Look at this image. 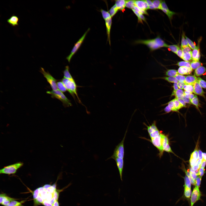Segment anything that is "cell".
<instances>
[{
	"label": "cell",
	"instance_id": "7a4b0ae2",
	"mask_svg": "<svg viewBox=\"0 0 206 206\" xmlns=\"http://www.w3.org/2000/svg\"><path fill=\"white\" fill-rule=\"evenodd\" d=\"M152 19L154 25L157 31L161 59L165 68H166L165 47L168 36V26L162 17L154 15Z\"/></svg>",
	"mask_w": 206,
	"mask_h": 206
},
{
	"label": "cell",
	"instance_id": "5b68a950",
	"mask_svg": "<svg viewBox=\"0 0 206 206\" xmlns=\"http://www.w3.org/2000/svg\"><path fill=\"white\" fill-rule=\"evenodd\" d=\"M92 121L100 135L111 147H112L111 141L108 137V133L109 126L113 123L112 122H107L104 120L96 116L93 118Z\"/></svg>",
	"mask_w": 206,
	"mask_h": 206
},
{
	"label": "cell",
	"instance_id": "3957f363",
	"mask_svg": "<svg viewBox=\"0 0 206 206\" xmlns=\"http://www.w3.org/2000/svg\"><path fill=\"white\" fill-rule=\"evenodd\" d=\"M135 45L133 42L124 54L112 66L104 82L99 87L102 92L104 94L106 89L111 82L118 74L124 64L131 50Z\"/></svg>",
	"mask_w": 206,
	"mask_h": 206
},
{
	"label": "cell",
	"instance_id": "8fae6325",
	"mask_svg": "<svg viewBox=\"0 0 206 206\" xmlns=\"http://www.w3.org/2000/svg\"><path fill=\"white\" fill-rule=\"evenodd\" d=\"M85 127L87 133L92 138H97L100 136L93 122H89L86 123Z\"/></svg>",
	"mask_w": 206,
	"mask_h": 206
},
{
	"label": "cell",
	"instance_id": "4fadbf2b",
	"mask_svg": "<svg viewBox=\"0 0 206 206\" xmlns=\"http://www.w3.org/2000/svg\"><path fill=\"white\" fill-rule=\"evenodd\" d=\"M199 13L201 14L206 17V10L204 9L203 8H202Z\"/></svg>",
	"mask_w": 206,
	"mask_h": 206
},
{
	"label": "cell",
	"instance_id": "52a82bcc",
	"mask_svg": "<svg viewBox=\"0 0 206 206\" xmlns=\"http://www.w3.org/2000/svg\"><path fill=\"white\" fill-rule=\"evenodd\" d=\"M104 101L102 98L98 100V103L95 107L96 116L101 118L108 122H112V120L108 115L104 106Z\"/></svg>",
	"mask_w": 206,
	"mask_h": 206
},
{
	"label": "cell",
	"instance_id": "277c9868",
	"mask_svg": "<svg viewBox=\"0 0 206 206\" xmlns=\"http://www.w3.org/2000/svg\"><path fill=\"white\" fill-rule=\"evenodd\" d=\"M60 107L65 112L71 123L75 127L79 135L84 136L87 134L85 120L83 118L72 108L68 107L66 103L61 101Z\"/></svg>",
	"mask_w": 206,
	"mask_h": 206
},
{
	"label": "cell",
	"instance_id": "5bb4252c",
	"mask_svg": "<svg viewBox=\"0 0 206 206\" xmlns=\"http://www.w3.org/2000/svg\"><path fill=\"white\" fill-rule=\"evenodd\" d=\"M203 8L206 10V1H202Z\"/></svg>",
	"mask_w": 206,
	"mask_h": 206
},
{
	"label": "cell",
	"instance_id": "7c38bea8",
	"mask_svg": "<svg viewBox=\"0 0 206 206\" xmlns=\"http://www.w3.org/2000/svg\"><path fill=\"white\" fill-rule=\"evenodd\" d=\"M198 14L201 19L206 25V17L200 13Z\"/></svg>",
	"mask_w": 206,
	"mask_h": 206
},
{
	"label": "cell",
	"instance_id": "2e32d148",
	"mask_svg": "<svg viewBox=\"0 0 206 206\" xmlns=\"http://www.w3.org/2000/svg\"><path fill=\"white\" fill-rule=\"evenodd\" d=\"M191 196V195L190 194V195L189 196V198H188V200H187V203H186V205L185 206H188V204H189V200H190V199Z\"/></svg>",
	"mask_w": 206,
	"mask_h": 206
},
{
	"label": "cell",
	"instance_id": "ba28073f",
	"mask_svg": "<svg viewBox=\"0 0 206 206\" xmlns=\"http://www.w3.org/2000/svg\"><path fill=\"white\" fill-rule=\"evenodd\" d=\"M188 0H174L173 1V7L178 14L185 16L188 10Z\"/></svg>",
	"mask_w": 206,
	"mask_h": 206
},
{
	"label": "cell",
	"instance_id": "8992f818",
	"mask_svg": "<svg viewBox=\"0 0 206 206\" xmlns=\"http://www.w3.org/2000/svg\"><path fill=\"white\" fill-rule=\"evenodd\" d=\"M28 30L27 25L20 22L11 29L10 32L17 38L22 40L27 38Z\"/></svg>",
	"mask_w": 206,
	"mask_h": 206
},
{
	"label": "cell",
	"instance_id": "6da1fadb",
	"mask_svg": "<svg viewBox=\"0 0 206 206\" xmlns=\"http://www.w3.org/2000/svg\"><path fill=\"white\" fill-rule=\"evenodd\" d=\"M70 139L76 142L78 146L85 147L91 151L96 159L103 160L107 159L108 157L105 151L93 138L88 134L83 136H72Z\"/></svg>",
	"mask_w": 206,
	"mask_h": 206
},
{
	"label": "cell",
	"instance_id": "9a60e30c",
	"mask_svg": "<svg viewBox=\"0 0 206 206\" xmlns=\"http://www.w3.org/2000/svg\"><path fill=\"white\" fill-rule=\"evenodd\" d=\"M201 65L203 66H206V60L202 62V63L201 64Z\"/></svg>",
	"mask_w": 206,
	"mask_h": 206
},
{
	"label": "cell",
	"instance_id": "9c48e42d",
	"mask_svg": "<svg viewBox=\"0 0 206 206\" xmlns=\"http://www.w3.org/2000/svg\"><path fill=\"white\" fill-rule=\"evenodd\" d=\"M188 9L191 12L199 13L203 8L202 1L188 0Z\"/></svg>",
	"mask_w": 206,
	"mask_h": 206
},
{
	"label": "cell",
	"instance_id": "30bf717a",
	"mask_svg": "<svg viewBox=\"0 0 206 206\" xmlns=\"http://www.w3.org/2000/svg\"><path fill=\"white\" fill-rule=\"evenodd\" d=\"M178 14L173 7H171L166 12L163 17L167 26L174 21Z\"/></svg>",
	"mask_w": 206,
	"mask_h": 206
}]
</instances>
